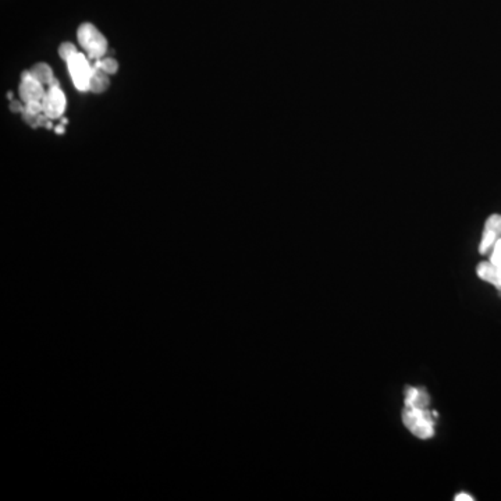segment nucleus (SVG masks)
<instances>
[{"mask_svg": "<svg viewBox=\"0 0 501 501\" xmlns=\"http://www.w3.org/2000/svg\"><path fill=\"white\" fill-rule=\"evenodd\" d=\"M402 422L413 436L420 439L426 440L435 435V420L426 408L405 405L402 411Z\"/></svg>", "mask_w": 501, "mask_h": 501, "instance_id": "1", "label": "nucleus"}, {"mask_svg": "<svg viewBox=\"0 0 501 501\" xmlns=\"http://www.w3.org/2000/svg\"><path fill=\"white\" fill-rule=\"evenodd\" d=\"M77 38L81 48H84L91 60L95 62L103 59L107 51V40L95 25L90 23L81 24L77 32Z\"/></svg>", "mask_w": 501, "mask_h": 501, "instance_id": "2", "label": "nucleus"}, {"mask_svg": "<svg viewBox=\"0 0 501 501\" xmlns=\"http://www.w3.org/2000/svg\"><path fill=\"white\" fill-rule=\"evenodd\" d=\"M67 66L75 88L79 92L90 91V82L94 73V67H91L88 59L78 52L68 59Z\"/></svg>", "mask_w": 501, "mask_h": 501, "instance_id": "3", "label": "nucleus"}, {"mask_svg": "<svg viewBox=\"0 0 501 501\" xmlns=\"http://www.w3.org/2000/svg\"><path fill=\"white\" fill-rule=\"evenodd\" d=\"M47 92L44 91V84H40L31 71H24L21 74L20 82V98L24 103L29 102H44Z\"/></svg>", "mask_w": 501, "mask_h": 501, "instance_id": "4", "label": "nucleus"}, {"mask_svg": "<svg viewBox=\"0 0 501 501\" xmlns=\"http://www.w3.org/2000/svg\"><path fill=\"white\" fill-rule=\"evenodd\" d=\"M66 110V97L59 86V81L49 87L47 97L44 99V114L51 120L59 118Z\"/></svg>", "mask_w": 501, "mask_h": 501, "instance_id": "5", "label": "nucleus"}, {"mask_svg": "<svg viewBox=\"0 0 501 501\" xmlns=\"http://www.w3.org/2000/svg\"><path fill=\"white\" fill-rule=\"evenodd\" d=\"M500 235H501V216L493 215L486 220V224H485V230H483L480 245H479L480 254H486L487 250L496 244V241L498 240Z\"/></svg>", "mask_w": 501, "mask_h": 501, "instance_id": "6", "label": "nucleus"}, {"mask_svg": "<svg viewBox=\"0 0 501 501\" xmlns=\"http://www.w3.org/2000/svg\"><path fill=\"white\" fill-rule=\"evenodd\" d=\"M478 276L491 283L498 291H501V266H497L491 262H482L478 266Z\"/></svg>", "mask_w": 501, "mask_h": 501, "instance_id": "7", "label": "nucleus"}, {"mask_svg": "<svg viewBox=\"0 0 501 501\" xmlns=\"http://www.w3.org/2000/svg\"><path fill=\"white\" fill-rule=\"evenodd\" d=\"M429 394L424 390L408 387L405 390V405L415 408H426L429 405Z\"/></svg>", "mask_w": 501, "mask_h": 501, "instance_id": "8", "label": "nucleus"}, {"mask_svg": "<svg viewBox=\"0 0 501 501\" xmlns=\"http://www.w3.org/2000/svg\"><path fill=\"white\" fill-rule=\"evenodd\" d=\"M29 71L34 75V78H36L40 84H44V86L51 87L57 82V79L53 77L52 68L47 63H38Z\"/></svg>", "mask_w": 501, "mask_h": 501, "instance_id": "9", "label": "nucleus"}, {"mask_svg": "<svg viewBox=\"0 0 501 501\" xmlns=\"http://www.w3.org/2000/svg\"><path fill=\"white\" fill-rule=\"evenodd\" d=\"M107 73H105L102 68L94 66V73L90 82V91L95 94H102L109 87V78Z\"/></svg>", "mask_w": 501, "mask_h": 501, "instance_id": "10", "label": "nucleus"}, {"mask_svg": "<svg viewBox=\"0 0 501 501\" xmlns=\"http://www.w3.org/2000/svg\"><path fill=\"white\" fill-rule=\"evenodd\" d=\"M95 67L102 68L107 74H114L118 70V63L112 57H106V59L95 60Z\"/></svg>", "mask_w": 501, "mask_h": 501, "instance_id": "11", "label": "nucleus"}, {"mask_svg": "<svg viewBox=\"0 0 501 501\" xmlns=\"http://www.w3.org/2000/svg\"><path fill=\"white\" fill-rule=\"evenodd\" d=\"M75 53H78V51H77V48L73 45V44H70V42H64V44H62L60 47H59V56L67 63L68 62V59L70 57H73Z\"/></svg>", "mask_w": 501, "mask_h": 501, "instance_id": "12", "label": "nucleus"}, {"mask_svg": "<svg viewBox=\"0 0 501 501\" xmlns=\"http://www.w3.org/2000/svg\"><path fill=\"white\" fill-rule=\"evenodd\" d=\"M491 264L501 266V238L496 241V244L493 245V254H491Z\"/></svg>", "mask_w": 501, "mask_h": 501, "instance_id": "13", "label": "nucleus"}, {"mask_svg": "<svg viewBox=\"0 0 501 501\" xmlns=\"http://www.w3.org/2000/svg\"><path fill=\"white\" fill-rule=\"evenodd\" d=\"M455 501H472L474 500V497H471L470 494H467V493H459L458 496H455V498H454Z\"/></svg>", "mask_w": 501, "mask_h": 501, "instance_id": "14", "label": "nucleus"}, {"mask_svg": "<svg viewBox=\"0 0 501 501\" xmlns=\"http://www.w3.org/2000/svg\"><path fill=\"white\" fill-rule=\"evenodd\" d=\"M56 133H57V134H63V133H64V127H63V125H62V127H57V129H56Z\"/></svg>", "mask_w": 501, "mask_h": 501, "instance_id": "15", "label": "nucleus"}]
</instances>
